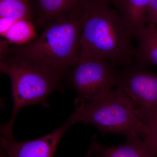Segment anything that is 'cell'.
<instances>
[{
    "label": "cell",
    "mask_w": 157,
    "mask_h": 157,
    "mask_svg": "<svg viewBox=\"0 0 157 157\" xmlns=\"http://www.w3.org/2000/svg\"><path fill=\"white\" fill-rule=\"evenodd\" d=\"M116 67L101 59H80L67 74L71 87L76 91V101L92 102L116 86Z\"/></svg>",
    "instance_id": "8992f818"
},
{
    "label": "cell",
    "mask_w": 157,
    "mask_h": 157,
    "mask_svg": "<svg viewBox=\"0 0 157 157\" xmlns=\"http://www.w3.org/2000/svg\"><path fill=\"white\" fill-rule=\"evenodd\" d=\"M82 25L83 14L78 2L72 10L48 23L36 39L25 45L10 46L6 55L64 77L80 59Z\"/></svg>",
    "instance_id": "7a4b0ae2"
},
{
    "label": "cell",
    "mask_w": 157,
    "mask_h": 157,
    "mask_svg": "<svg viewBox=\"0 0 157 157\" xmlns=\"http://www.w3.org/2000/svg\"><path fill=\"white\" fill-rule=\"evenodd\" d=\"M80 0H38V14L35 21L39 29L56 17L69 12Z\"/></svg>",
    "instance_id": "8fae6325"
},
{
    "label": "cell",
    "mask_w": 157,
    "mask_h": 157,
    "mask_svg": "<svg viewBox=\"0 0 157 157\" xmlns=\"http://www.w3.org/2000/svg\"><path fill=\"white\" fill-rule=\"evenodd\" d=\"M93 137V155L95 157H157L154 150L137 135L126 137L125 142L114 146H104Z\"/></svg>",
    "instance_id": "ba28073f"
},
{
    "label": "cell",
    "mask_w": 157,
    "mask_h": 157,
    "mask_svg": "<svg viewBox=\"0 0 157 157\" xmlns=\"http://www.w3.org/2000/svg\"><path fill=\"white\" fill-rule=\"evenodd\" d=\"M107 0H80L83 14L80 59L95 58L116 68L135 62L133 36L117 10Z\"/></svg>",
    "instance_id": "6da1fadb"
},
{
    "label": "cell",
    "mask_w": 157,
    "mask_h": 157,
    "mask_svg": "<svg viewBox=\"0 0 157 157\" xmlns=\"http://www.w3.org/2000/svg\"><path fill=\"white\" fill-rule=\"evenodd\" d=\"M93 143L91 144L88 150L86 152V154L85 155L84 157H90L91 156L93 155Z\"/></svg>",
    "instance_id": "e0dca14e"
},
{
    "label": "cell",
    "mask_w": 157,
    "mask_h": 157,
    "mask_svg": "<svg viewBox=\"0 0 157 157\" xmlns=\"http://www.w3.org/2000/svg\"><path fill=\"white\" fill-rule=\"evenodd\" d=\"M147 27L157 28V0H150L147 8Z\"/></svg>",
    "instance_id": "9a60e30c"
},
{
    "label": "cell",
    "mask_w": 157,
    "mask_h": 157,
    "mask_svg": "<svg viewBox=\"0 0 157 157\" xmlns=\"http://www.w3.org/2000/svg\"><path fill=\"white\" fill-rule=\"evenodd\" d=\"M72 123L69 119L53 132L26 141L1 137V151L8 157H54L60 140Z\"/></svg>",
    "instance_id": "52a82bcc"
},
{
    "label": "cell",
    "mask_w": 157,
    "mask_h": 157,
    "mask_svg": "<svg viewBox=\"0 0 157 157\" xmlns=\"http://www.w3.org/2000/svg\"><path fill=\"white\" fill-rule=\"evenodd\" d=\"M0 157H8L2 151H1V156Z\"/></svg>",
    "instance_id": "ac0fdd59"
},
{
    "label": "cell",
    "mask_w": 157,
    "mask_h": 157,
    "mask_svg": "<svg viewBox=\"0 0 157 157\" xmlns=\"http://www.w3.org/2000/svg\"><path fill=\"white\" fill-rule=\"evenodd\" d=\"M36 28L33 21L27 19L19 20L12 25L4 38L10 44L25 45L38 36Z\"/></svg>",
    "instance_id": "7c38bea8"
},
{
    "label": "cell",
    "mask_w": 157,
    "mask_h": 157,
    "mask_svg": "<svg viewBox=\"0 0 157 157\" xmlns=\"http://www.w3.org/2000/svg\"><path fill=\"white\" fill-rule=\"evenodd\" d=\"M134 37L138 42L135 62L143 66L157 67V28L145 27Z\"/></svg>",
    "instance_id": "30bf717a"
},
{
    "label": "cell",
    "mask_w": 157,
    "mask_h": 157,
    "mask_svg": "<svg viewBox=\"0 0 157 157\" xmlns=\"http://www.w3.org/2000/svg\"><path fill=\"white\" fill-rule=\"evenodd\" d=\"M75 111L69 118L73 124L92 125L102 135H135L144 138L147 135V126L137 116L132 99L119 88L95 101H75Z\"/></svg>",
    "instance_id": "277c9868"
},
{
    "label": "cell",
    "mask_w": 157,
    "mask_h": 157,
    "mask_svg": "<svg viewBox=\"0 0 157 157\" xmlns=\"http://www.w3.org/2000/svg\"><path fill=\"white\" fill-rule=\"evenodd\" d=\"M150 0H107L117 9L124 23L133 37L147 24V11Z\"/></svg>",
    "instance_id": "9c48e42d"
},
{
    "label": "cell",
    "mask_w": 157,
    "mask_h": 157,
    "mask_svg": "<svg viewBox=\"0 0 157 157\" xmlns=\"http://www.w3.org/2000/svg\"><path fill=\"white\" fill-rule=\"evenodd\" d=\"M16 21L11 18L0 17V33L2 36H5L9 29Z\"/></svg>",
    "instance_id": "2e32d148"
},
{
    "label": "cell",
    "mask_w": 157,
    "mask_h": 157,
    "mask_svg": "<svg viewBox=\"0 0 157 157\" xmlns=\"http://www.w3.org/2000/svg\"><path fill=\"white\" fill-rule=\"evenodd\" d=\"M116 86L132 99L137 115L147 125L157 118V74L135 62L116 68Z\"/></svg>",
    "instance_id": "5b68a950"
},
{
    "label": "cell",
    "mask_w": 157,
    "mask_h": 157,
    "mask_svg": "<svg viewBox=\"0 0 157 157\" xmlns=\"http://www.w3.org/2000/svg\"><path fill=\"white\" fill-rule=\"evenodd\" d=\"M0 17L15 21L27 19L33 22L29 0H0Z\"/></svg>",
    "instance_id": "4fadbf2b"
},
{
    "label": "cell",
    "mask_w": 157,
    "mask_h": 157,
    "mask_svg": "<svg viewBox=\"0 0 157 157\" xmlns=\"http://www.w3.org/2000/svg\"><path fill=\"white\" fill-rule=\"evenodd\" d=\"M148 128L147 135L144 138L157 154V118L147 125Z\"/></svg>",
    "instance_id": "5bb4252c"
},
{
    "label": "cell",
    "mask_w": 157,
    "mask_h": 157,
    "mask_svg": "<svg viewBox=\"0 0 157 157\" xmlns=\"http://www.w3.org/2000/svg\"><path fill=\"white\" fill-rule=\"evenodd\" d=\"M0 70L10 78L13 100L12 115L2 127L1 136L12 139L14 121L21 109L36 104L49 107L48 96L63 91L64 76L9 55L1 56Z\"/></svg>",
    "instance_id": "3957f363"
}]
</instances>
